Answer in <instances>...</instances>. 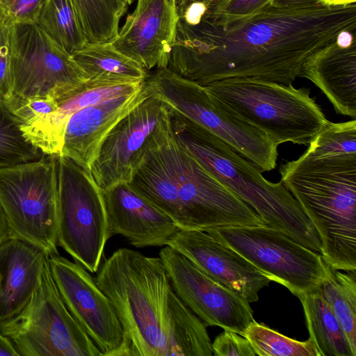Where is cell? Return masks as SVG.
Listing matches in <instances>:
<instances>
[{
  "instance_id": "5bb4252c",
  "label": "cell",
  "mask_w": 356,
  "mask_h": 356,
  "mask_svg": "<svg viewBox=\"0 0 356 356\" xmlns=\"http://www.w3.org/2000/svg\"><path fill=\"white\" fill-rule=\"evenodd\" d=\"M50 270L67 309L102 356H127L124 332L113 305L83 266L49 254Z\"/></svg>"
},
{
  "instance_id": "9c48e42d",
  "label": "cell",
  "mask_w": 356,
  "mask_h": 356,
  "mask_svg": "<svg viewBox=\"0 0 356 356\" xmlns=\"http://www.w3.org/2000/svg\"><path fill=\"white\" fill-rule=\"evenodd\" d=\"M0 204L12 235L59 254L56 156L0 168Z\"/></svg>"
},
{
  "instance_id": "3957f363",
  "label": "cell",
  "mask_w": 356,
  "mask_h": 356,
  "mask_svg": "<svg viewBox=\"0 0 356 356\" xmlns=\"http://www.w3.org/2000/svg\"><path fill=\"white\" fill-rule=\"evenodd\" d=\"M129 184L180 229L266 225L191 156L171 132L147 151Z\"/></svg>"
},
{
  "instance_id": "52a82bcc",
  "label": "cell",
  "mask_w": 356,
  "mask_h": 356,
  "mask_svg": "<svg viewBox=\"0 0 356 356\" xmlns=\"http://www.w3.org/2000/svg\"><path fill=\"white\" fill-rule=\"evenodd\" d=\"M146 83L151 94L169 108L218 137L261 172L276 167L278 145L229 110L204 86L167 67L155 70Z\"/></svg>"
},
{
  "instance_id": "8fae6325",
  "label": "cell",
  "mask_w": 356,
  "mask_h": 356,
  "mask_svg": "<svg viewBox=\"0 0 356 356\" xmlns=\"http://www.w3.org/2000/svg\"><path fill=\"white\" fill-rule=\"evenodd\" d=\"M56 166L58 245L88 271L96 273L109 239L102 190L71 159L56 156Z\"/></svg>"
},
{
  "instance_id": "ac0fdd59",
  "label": "cell",
  "mask_w": 356,
  "mask_h": 356,
  "mask_svg": "<svg viewBox=\"0 0 356 356\" xmlns=\"http://www.w3.org/2000/svg\"><path fill=\"white\" fill-rule=\"evenodd\" d=\"M102 193L109 238L120 234L136 248L163 246L180 230L129 182L117 184Z\"/></svg>"
},
{
  "instance_id": "8992f818",
  "label": "cell",
  "mask_w": 356,
  "mask_h": 356,
  "mask_svg": "<svg viewBox=\"0 0 356 356\" xmlns=\"http://www.w3.org/2000/svg\"><path fill=\"white\" fill-rule=\"evenodd\" d=\"M204 87L277 145H309L329 122L306 88L253 78L227 79Z\"/></svg>"
},
{
  "instance_id": "cb8c5ba5",
  "label": "cell",
  "mask_w": 356,
  "mask_h": 356,
  "mask_svg": "<svg viewBox=\"0 0 356 356\" xmlns=\"http://www.w3.org/2000/svg\"><path fill=\"white\" fill-rule=\"evenodd\" d=\"M72 58L86 79H99L122 83L141 82L147 71L137 62L122 54L111 43H87Z\"/></svg>"
},
{
  "instance_id": "277c9868",
  "label": "cell",
  "mask_w": 356,
  "mask_h": 356,
  "mask_svg": "<svg viewBox=\"0 0 356 356\" xmlns=\"http://www.w3.org/2000/svg\"><path fill=\"white\" fill-rule=\"evenodd\" d=\"M279 172L316 229L325 263L356 270V154L313 158L304 153Z\"/></svg>"
},
{
  "instance_id": "2e32d148",
  "label": "cell",
  "mask_w": 356,
  "mask_h": 356,
  "mask_svg": "<svg viewBox=\"0 0 356 356\" xmlns=\"http://www.w3.org/2000/svg\"><path fill=\"white\" fill-rule=\"evenodd\" d=\"M166 245L249 303L257 302L259 291L271 282L241 254L204 231L180 229Z\"/></svg>"
},
{
  "instance_id": "d6986e66",
  "label": "cell",
  "mask_w": 356,
  "mask_h": 356,
  "mask_svg": "<svg viewBox=\"0 0 356 356\" xmlns=\"http://www.w3.org/2000/svg\"><path fill=\"white\" fill-rule=\"evenodd\" d=\"M144 81L122 83L90 79L55 90L51 97L57 109L29 124L19 127L24 136L47 155L60 156L65 126L77 111L90 105L134 92Z\"/></svg>"
},
{
  "instance_id": "836d02e7",
  "label": "cell",
  "mask_w": 356,
  "mask_h": 356,
  "mask_svg": "<svg viewBox=\"0 0 356 356\" xmlns=\"http://www.w3.org/2000/svg\"><path fill=\"white\" fill-rule=\"evenodd\" d=\"M213 355L216 356H255L250 341L243 335L224 330L212 343Z\"/></svg>"
},
{
  "instance_id": "484cf974",
  "label": "cell",
  "mask_w": 356,
  "mask_h": 356,
  "mask_svg": "<svg viewBox=\"0 0 356 356\" xmlns=\"http://www.w3.org/2000/svg\"><path fill=\"white\" fill-rule=\"evenodd\" d=\"M88 43L112 41L118 34L121 18L127 10L126 0H72Z\"/></svg>"
},
{
  "instance_id": "f35d334b",
  "label": "cell",
  "mask_w": 356,
  "mask_h": 356,
  "mask_svg": "<svg viewBox=\"0 0 356 356\" xmlns=\"http://www.w3.org/2000/svg\"><path fill=\"white\" fill-rule=\"evenodd\" d=\"M213 0H175V2H197L202 3L204 6L207 5Z\"/></svg>"
},
{
  "instance_id": "9a60e30c",
  "label": "cell",
  "mask_w": 356,
  "mask_h": 356,
  "mask_svg": "<svg viewBox=\"0 0 356 356\" xmlns=\"http://www.w3.org/2000/svg\"><path fill=\"white\" fill-rule=\"evenodd\" d=\"M159 257L177 296L206 326H218L242 335L254 321L248 302L213 280L182 253L165 245Z\"/></svg>"
},
{
  "instance_id": "4dcf8cb0",
  "label": "cell",
  "mask_w": 356,
  "mask_h": 356,
  "mask_svg": "<svg viewBox=\"0 0 356 356\" xmlns=\"http://www.w3.org/2000/svg\"><path fill=\"white\" fill-rule=\"evenodd\" d=\"M270 0H213L205 6L200 19L220 26L251 16L269 5Z\"/></svg>"
},
{
  "instance_id": "44dd1931",
  "label": "cell",
  "mask_w": 356,
  "mask_h": 356,
  "mask_svg": "<svg viewBox=\"0 0 356 356\" xmlns=\"http://www.w3.org/2000/svg\"><path fill=\"white\" fill-rule=\"evenodd\" d=\"M355 31H343L337 40L313 52L304 62L299 77L313 82L337 113L356 118Z\"/></svg>"
},
{
  "instance_id": "f1b7e54d",
  "label": "cell",
  "mask_w": 356,
  "mask_h": 356,
  "mask_svg": "<svg viewBox=\"0 0 356 356\" xmlns=\"http://www.w3.org/2000/svg\"><path fill=\"white\" fill-rule=\"evenodd\" d=\"M259 356H319L309 338L300 341L252 321L242 334Z\"/></svg>"
},
{
  "instance_id": "d6a6232c",
  "label": "cell",
  "mask_w": 356,
  "mask_h": 356,
  "mask_svg": "<svg viewBox=\"0 0 356 356\" xmlns=\"http://www.w3.org/2000/svg\"><path fill=\"white\" fill-rule=\"evenodd\" d=\"M13 22L6 14L0 21V102L12 95L11 38Z\"/></svg>"
},
{
  "instance_id": "1f68e13d",
  "label": "cell",
  "mask_w": 356,
  "mask_h": 356,
  "mask_svg": "<svg viewBox=\"0 0 356 356\" xmlns=\"http://www.w3.org/2000/svg\"><path fill=\"white\" fill-rule=\"evenodd\" d=\"M4 103L18 119L19 127L31 124L57 109L51 97L24 98L12 95Z\"/></svg>"
},
{
  "instance_id": "8d00e7d4",
  "label": "cell",
  "mask_w": 356,
  "mask_h": 356,
  "mask_svg": "<svg viewBox=\"0 0 356 356\" xmlns=\"http://www.w3.org/2000/svg\"><path fill=\"white\" fill-rule=\"evenodd\" d=\"M0 355L19 356L11 341L0 332Z\"/></svg>"
},
{
  "instance_id": "d4e9b609",
  "label": "cell",
  "mask_w": 356,
  "mask_h": 356,
  "mask_svg": "<svg viewBox=\"0 0 356 356\" xmlns=\"http://www.w3.org/2000/svg\"><path fill=\"white\" fill-rule=\"evenodd\" d=\"M318 289L341 325L356 355V270L331 268L328 278Z\"/></svg>"
},
{
  "instance_id": "30bf717a",
  "label": "cell",
  "mask_w": 356,
  "mask_h": 356,
  "mask_svg": "<svg viewBox=\"0 0 356 356\" xmlns=\"http://www.w3.org/2000/svg\"><path fill=\"white\" fill-rule=\"evenodd\" d=\"M204 232L297 297L317 289L330 275L331 268L321 254L267 225L218 227Z\"/></svg>"
},
{
  "instance_id": "f546056e",
  "label": "cell",
  "mask_w": 356,
  "mask_h": 356,
  "mask_svg": "<svg viewBox=\"0 0 356 356\" xmlns=\"http://www.w3.org/2000/svg\"><path fill=\"white\" fill-rule=\"evenodd\" d=\"M305 154L313 158L356 154V120L329 121L310 141Z\"/></svg>"
},
{
  "instance_id": "83f0119b",
  "label": "cell",
  "mask_w": 356,
  "mask_h": 356,
  "mask_svg": "<svg viewBox=\"0 0 356 356\" xmlns=\"http://www.w3.org/2000/svg\"><path fill=\"white\" fill-rule=\"evenodd\" d=\"M46 155L26 139L18 119L0 102V168L37 161Z\"/></svg>"
},
{
  "instance_id": "ab89813d",
  "label": "cell",
  "mask_w": 356,
  "mask_h": 356,
  "mask_svg": "<svg viewBox=\"0 0 356 356\" xmlns=\"http://www.w3.org/2000/svg\"><path fill=\"white\" fill-rule=\"evenodd\" d=\"M4 15H5V13L3 11L2 7L0 5V21L3 17Z\"/></svg>"
},
{
  "instance_id": "6da1fadb",
  "label": "cell",
  "mask_w": 356,
  "mask_h": 356,
  "mask_svg": "<svg viewBox=\"0 0 356 356\" xmlns=\"http://www.w3.org/2000/svg\"><path fill=\"white\" fill-rule=\"evenodd\" d=\"M356 30V3L268 5L223 25L179 19L168 67L200 86L232 78L292 84L315 51Z\"/></svg>"
},
{
  "instance_id": "d590c367",
  "label": "cell",
  "mask_w": 356,
  "mask_h": 356,
  "mask_svg": "<svg viewBox=\"0 0 356 356\" xmlns=\"http://www.w3.org/2000/svg\"><path fill=\"white\" fill-rule=\"evenodd\" d=\"M356 0H270L269 5L274 7H296L322 3L327 6L348 5Z\"/></svg>"
},
{
  "instance_id": "ba28073f",
  "label": "cell",
  "mask_w": 356,
  "mask_h": 356,
  "mask_svg": "<svg viewBox=\"0 0 356 356\" xmlns=\"http://www.w3.org/2000/svg\"><path fill=\"white\" fill-rule=\"evenodd\" d=\"M0 332L19 356H102L63 301L49 257L29 301L15 316L0 324Z\"/></svg>"
},
{
  "instance_id": "7a4b0ae2",
  "label": "cell",
  "mask_w": 356,
  "mask_h": 356,
  "mask_svg": "<svg viewBox=\"0 0 356 356\" xmlns=\"http://www.w3.org/2000/svg\"><path fill=\"white\" fill-rule=\"evenodd\" d=\"M95 281L112 302L127 356H211L207 326L175 291L160 257L122 248Z\"/></svg>"
},
{
  "instance_id": "74e56055",
  "label": "cell",
  "mask_w": 356,
  "mask_h": 356,
  "mask_svg": "<svg viewBox=\"0 0 356 356\" xmlns=\"http://www.w3.org/2000/svg\"><path fill=\"white\" fill-rule=\"evenodd\" d=\"M12 235L8 221L0 204V244Z\"/></svg>"
},
{
  "instance_id": "e575fe53",
  "label": "cell",
  "mask_w": 356,
  "mask_h": 356,
  "mask_svg": "<svg viewBox=\"0 0 356 356\" xmlns=\"http://www.w3.org/2000/svg\"><path fill=\"white\" fill-rule=\"evenodd\" d=\"M46 0H0L5 14L13 22H36Z\"/></svg>"
},
{
  "instance_id": "4fadbf2b",
  "label": "cell",
  "mask_w": 356,
  "mask_h": 356,
  "mask_svg": "<svg viewBox=\"0 0 356 356\" xmlns=\"http://www.w3.org/2000/svg\"><path fill=\"white\" fill-rule=\"evenodd\" d=\"M12 95L50 97L86 78L65 49L36 22H13L11 38Z\"/></svg>"
},
{
  "instance_id": "60d3db41",
  "label": "cell",
  "mask_w": 356,
  "mask_h": 356,
  "mask_svg": "<svg viewBox=\"0 0 356 356\" xmlns=\"http://www.w3.org/2000/svg\"><path fill=\"white\" fill-rule=\"evenodd\" d=\"M135 0H126L129 5L131 4Z\"/></svg>"
},
{
  "instance_id": "603a6c76",
  "label": "cell",
  "mask_w": 356,
  "mask_h": 356,
  "mask_svg": "<svg viewBox=\"0 0 356 356\" xmlns=\"http://www.w3.org/2000/svg\"><path fill=\"white\" fill-rule=\"evenodd\" d=\"M305 316L309 338L319 356H356L346 334L318 289L298 296Z\"/></svg>"
},
{
  "instance_id": "e0dca14e",
  "label": "cell",
  "mask_w": 356,
  "mask_h": 356,
  "mask_svg": "<svg viewBox=\"0 0 356 356\" xmlns=\"http://www.w3.org/2000/svg\"><path fill=\"white\" fill-rule=\"evenodd\" d=\"M179 19L175 0H137L111 43L147 71L167 67Z\"/></svg>"
},
{
  "instance_id": "7402d4cb",
  "label": "cell",
  "mask_w": 356,
  "mask_h": 356,
  "mask_svg": "<svg viewBox=\"0 0 356 356\" xmlns=\"http://www.w3.org/2000/svg\"><path fill=\"white\" fill-rule=\"evenodd\" d=\"M49 255L14 235L0 244V324L15 316L29 301Z\"/></svg>"
},
{
  "instance_id": "5b68a950",
  "label": "cell",
  "mask_w": 356,
  "mask_h": 356,
  "mask_svg": "<svg viewBox=\"0 0 356 356\" xmlns=\"http://www.w3.org/2000/svg\"><path fill=\"white\" fill-rule=\"evenodd\" d=\"M170 111L174 138L207 171L250 206L267 225L321 254L316 229L281 181L267 180L252 163L223 140Z\"/></svg>"
},
{
  "instance_id": "7c38bea8",
  "label": "cell",
  "mask_w": 356,
  "mask_h": 356,
  "mask_svg": "<svg viewBox=\"0 0 356 356\" xmlns=\"http://www.w3.org/2000/svg\"><path fill=\"white\" fill-rule=\"evenodd\" d=\"M170 132V108L150 92L106 135L91 165V177L101 190L129 182L146 152Z\"/></svg>"
},
{
  "instance_id": "4316f807",
  "label": "cell",
  "mask_w": 356,
  "mask_h": 356,
  "mask_svg": "<svg viewBox=\"0 0 356 356\" xmlns=\"http://www.w3.org/2000/svg\"><path fill=\"white\" fill-rule=\"evenodd\" d=\"M36 23L70 55L88 43L72 0H46Z\"/></svg>"
},
{
  "instance_id": "ffe728a7",
  "label": "cell",
  "mask_w": 356,
  "mask_h": 356,
  "mask_svg": "<svg viewBox=\"0 0 356 356\" xmlns=\"http://www.w3.org/2000/svg\"><path fill=\"white\" fill-rule=\"evenodd\" d=\"M149 95L145 80L134 92L90 105L75 113L65 126L60 156L71 159L89 172L108 132Z\"/></svg>"
}]
</instances>
